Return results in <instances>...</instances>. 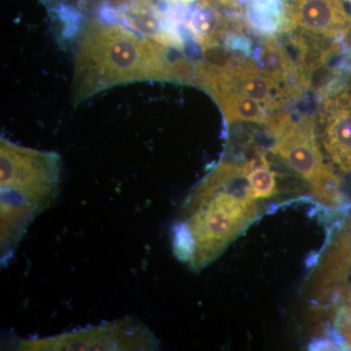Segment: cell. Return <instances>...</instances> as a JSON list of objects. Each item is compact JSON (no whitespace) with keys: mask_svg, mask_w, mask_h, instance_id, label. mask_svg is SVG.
Wrapping results in <instances>:
<instances>
[{"mask_svg":"<svg viewBox=\"0 0 351 351\" xmlns=\"http://www.w3.org/2000/svg\"><path fill=\"white\" fill-rule=\"evenodd\" d=\"M184 226L195 243L193 269H202L255 221L257 200L249 193L243 166L223 161L203 180L186 205Z\"/></svg>","mask_w":351,"mask_h":351,"instance_id":"1","label":"cell"},{"mask_svg":"<svg viewBox=\"0 0 351 351\" xmlns=\"http://www.w3.org/2000/svg\"><path fill=\"white\" fill-rule=\"evenodd\" d=\"M181 63H170L165 50L125 29L93 27L78 48L75 96L83 100L112 85L145 78L180 82Z\"/></svg>","mask_w":351,"mask_h":351,"instance_id":"2","label":"cell"},{"mask_svg":"<svg viewBox=\"0 0 351 351\" xmlns=\"http://www.w3.org/2000/svg\"><path fill=\"white\" fill-rule=\"evenodd\" d=\"M60 158L1 138L2 260H6L32 219L59 193Z\"/></svg>","mask_w":351,"mask_h":351,"instance_id":"3","label":"cell"},{"mask_svg":"<svg viewBox=\"0 0 351 351\" xmlns=\"http://www.w3.org/2000/svg\"><path fill=\"white\" fill-rule=\"evenodd\" d=\"M265 125L274 141L269 151L308 184L318 203L331 209L348 206L341 181L325 162L317 144L313 114L302 113L295 117L282 108L270 113Z\"/></svg>","mask_w":351,"mask_h":351,"instance_id":"4","label":"cell"},{"mask_svg":"<svg viewBox=\"0 0 351 351\" xmlns=\"http://www.w3.org/2000/svg\"><path fill=\"white\" fill-rule=\"evenodd\" d=\"M156 346L151 331L131 319L38 341L41 350H154Z\"/></svg>","mask_w":351,"mask_h":351,"instance_id":"5","label":"cell"},{"mask_svg":"<svg viewBox=\"0 0 351 351\" xmlns=\"http://www.w3.org/2000/svg\"><path fill=\"white\" fill-rule=\"evenodd\" d=\"M290 32L341 43L351 32V16L341 0H285L282 34Z\"/></svg>","mask_w":351,"mask_h":351,"instance_id":"6","label":"cell"},{"mask_svg":"<svg viewBox=\"0 0 351 351\" xmlns=\"http://www.w3.org/2000/svg\"><path fill=\"white\" fill-rule=\"evenodd\" d=\"M318 120L323 147L341 172H351V93L346 88L321 100Z\"/></svg>","mask_w":351,"mask_h":351,"instance_id":"7","label":"cell"},{"mask_svg":"<svg viewBox=\"0 0 351 351\" xmlns=\"http://www.w3.org/2000/svg\"><path fill=\"white\" fill-rule=\"evenodd\" d=\"M351 272V219L332 239L307 283V294L317 302L343 294Z\"/></svg>","mask_w":351,"mask_h":351,"instance_id":"8","label":"cell"},{"mask_svg":"<svg viewBox=\"0 0 351 351\" xmlns=\"http://www.w3.org/2000/svg\"><path fill=\"white\" fill-rule=\"evenodd\" d=\"M226 80L245 94L262 104L270 113L285 108L280 88L258 69L253 59L239 56L226 71H221Z\"/></svg>","mask_w":351,"mask_h":351,"instance_id":"9","label":"cell"},{"mask_svg":"<svg viewBox=\"0 0 351 351\" xmlns=\"http://www.w3.org/2000/svg\"><path fill=\"white\" fill-rule=\"evenodd\" d=\"M244 20L255 34L276 36L284 29L285 0H247Z\"/></svg>","mask_w":351,"mask_h":351,"instance_id":"10","label":"cell"},{"mask_svg":"<svg viewBox=\"0 0 351 351\" xmlns=\"http://www.w3.org/2000/svg\"><path fill=\"white\" fill-rule=\"evenodd\" d=\"M249 193L256 200L270 199L278 195L276 174L270 167L265 152H258L257 156L242 163Z\"/></svg>","mask_w":351,"mask_h":351,"instance_id":"11","label":"cell"},{"mask_svg":"<svg viewBox=\"0 0 351 351\" xmlns=\"http://www.w3.org/2000/svg\"><path fill=\"white\" fill-rule=\"evenodd\" d=\"M339 343L336 339H315L313 343L309 345V350H339Z\"/></svg>","mask_w":351,"mask_h":351,"instance_id":"12","label":"cell"},{"mask_svg":"<svg viewBox=\"0 0 351 351\" xmlns=\"http://www.w3.org/2000/svg\"><path fill=\"white\" fill-rule=\"evenodd\" d=\"M343 301L351 307V272L350 278H348V284H346L345 290L343 292Z\"/></svg>","mask_w":351,"mask_h":351,"instance_id":"13","label":"cell"},{"mask_svg":"<svg viewBox=\"0 0 351 351\" xmlns=\"http://www.w3.org/2000/svg\"><path fill=\"white\" fill-rule=\"evenodd\" d=\"M166 1L174 2V3L176 2H181V3L188 4L189 2L193 1V0H166Z\"/></svg>","mask_w":351,"mask_h":351,"instance_id":"14","label":"cell"},{"mask_svg":"<svg viewBox=\"0 0 351 351\" xmlns=\"http://www.w3.org/2000/svg\"><path fill=\"white\" fill-rule=\"evenodd\" d=\"M345 1L350 2V3L351 4V0H345Z\"/></svg>","mask_w":351,"mask_h":351,"instance_id":"15","label":"cell"}]
</instances>
